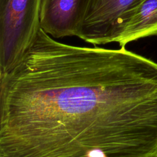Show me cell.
Returning <instances> with one entry per match:
<instances>
[{"instance_id": "obj_2", "label": "cell", "mask_w": 157, "mask_h": 157, "mask_svg": "<svg viewBox=\"0 0 157 157\" xmlns=\"http://www.w3.org/2000/svg\"><path fill=\"white\" fill-rule=\"evenodd\" d=\"M42 0H0V75L11 70L40 29Z\"/></svg>"}, {"instance_id": "obj_1", "label": "cell", "mask_w": 157, "mask_h": 157, "mask_svg": "<svg viewBox=\"0 0 157 157\" xmlns=\"http://www.w3.org/2000/svg\"><path fill=\"white\" fill-rule=\"evenodd\" d=\"M0 157H157V63L40 29L0 75Z\"/></svg>"}, {"instance_id": "obj_5", "label": "cell", "mask_w": 157, "mask_h": 157, "mask_svg": "<svg viewBox=\"0 0 157 157\" xmlns=\"http://www.w3.org/2000/svg\"><path fill=\"white\" fill-rule=\"evenodd\" d=\"M157 36V0H144L136 10L118 41L120 47L138 39Z\"/></svg>"}, {"instance_id": "obj_4", "label": "cell", "mask_w": 157, "mask_h": 157, "mask_svg": "<svg viewBox=\"0 0 157 157\" xmlns=\"http://www.w3.org/2000/svg\"><path fill=\"white\" fill-rule=\"evenodd\" d=\"M90 0H42L40 25L55 39L76 36Z\"/></svg>"}, {"instance_id": "obj_3", "label": "cell", "mask_w": 157, "mask_h": 157, "mask_svg": "<svg viewBox=\"0 0 157 157\" xmlns=\"http://www.w3.org/2000/svg\"><path fill=\"white\" fill-rule=\"evenodd\" d=\"M144 0H90L76 36L94 45L117 42Z\"/></svg>"}]
</instances>
